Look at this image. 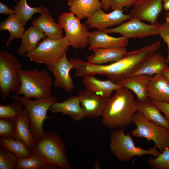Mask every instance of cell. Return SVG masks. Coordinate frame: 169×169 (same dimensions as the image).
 <instances>
[{
  "label": "cell",
  "mask_w": 169,
  "mask_h": 169,
  "mask_svg": "<svg viewBox=\"0 0 169 169\" xmlns=\"http://www.w3.org/2000/svg\"><path fill=\"white\" fill-rule=\"evenodd\" d=\"M159 35L163 39L168 47V54L166 59V62L169 63V21L166 20L165 22L162 24Z\"/></svg>",
  "instance_id": "obj_36"
},
{
  "label": "cell",
  "mask_w": 169,
  "mask_h": 169,
  "mask_svg": "<svg viewBox=\"0 0 169 169\" xmlns=\"http://www.w3.org/2000/svg\"><path fill=\"white\" fill-rule=\"evenodd\" d=\"M123 11L122 9H115L106 13L100 8L88 18L85 23L88 28L101 31L111 26L120 25L131 17L129 14H125Z\"/></svg>",
  "instance_id": "obj_12"
},
{
  "label": "cell",
  "mask_w": 169,
  "mask_h": 169,
  "mask_svg": "<svg viewBox=\"0 0 169 169\" xmlns=\"http://www.w3.org/2000/svg\"><path fill=\"white\" fill-rule=\"evenodd\" d=\"M147 90L150 99L169 103V82L162 74H156L151 77Z\"/></svg>",
  "instance_id": "obj_21"
},
{
  "label": "cell",
  "mask_w": 169,
  "mask_h": 169,
  "mask_svg": "<svg viewBox=\"0 0 169 169\" xmlns=\"http://www.w3.org/2000/svg\"><path fill=\"white\" fill-rule=\"evenodd\" d=\"M115 91L101 115L102 124L110 129L130 126L137 111V101L131 91L122 87Z\"/></svg>",
  "instance_id": "obj_2"
},
{
  "label": "cell",
  "mask_w": 169,
  "mask_h": 169,
  "mask_svg": "<svg viewBox=\"0 0 169 169\" xmlns=\"http://www.w3.org/2000/svg\"><path fill=\"white\" fill-rule=\"evenodd\" d=\"M77 96L85 117L95 119L101 116L108 100L86 89L80 90Z\"/></svg>",
  "instance_id": "obj_15"
},
{
  "label": "cell",
  "mask_w": 169,
  "mask_h": 169,
  "mask_svg": "<svg viewBox=\"0 0 169 169\" xmlns=\"http://www.w3.org/2000/svg\"><path fill=\"white\" fill-rule=\"evenodd\" d=\"M147 163L154 169H169V148L155 158H149Z\"/></svg>",
  "instance_id": "obj_34"
},
{
  "label": "cell",
  "mask_w": 169,
  "mask_h": 169,
  "mask_svg": "<svg viewBox=\"0 0 169 169\" xmlns=\"http://www.w3.org/2000/svg\"><path fill=\"white\" fill-rule=\"evenodd\" d=\"M133 122L136 127L131 132L133 136L145 138L149 142L153 141L160 153L169 148V129L149 121L138 111L134 117Z\"/></svg>",
  "instance_id": "obj_9"
},
{
  "label": "cell",
  "mask_w": 169,
  "mask_h": 169,
  "mask_svg": "<svg viewBox=\"0 0 169 169\" xmlns=\"http://www.w3.org/2000/svg\"><path fill=\"white\" fill-rule=\"evenodd\" d=\"M0 146L13 153L18 158L28 157L32 155L25 143L20 140L1 137Z\"/></svg>",
  "instance_id": "obj_29"
},
{
  "label": "cell",
  "mask_w": 169,
  "mask_h": 169,
  "mask_svg": "<svg viewBox=\"0 0 169 169\" xmlns=\"http://www.w3.org/2000/svg\"><path fill=\"white\" fill-rule=\"evenodd\" d=\"M83 83L86 89L107 100L114 91L121 87L110 79L101 80L93 75L83 77Z\"/></svg>",
  "instance_id": "obj_20"
},
{
  "label": "cell",
  "mask_w": 169,
  "mask_h": 169,
  "mask_svg": "<svg viewBox=\"0 0 169 169\" xmlns=\"http://www.w3.org/2000/svg\"><path fill=\"white\" fill-rule=\"evenodd\" d=\"M93 51L92 54L88 57L87 59L89 63L95 64L116 61L127 52L126 47L97 48Z\"/></svg>",
  "instance_id": "obj_22"
},
{
  "label": "cell",
  "mask_w": 169,
  "mask_h": 169,
  "mask_svg": "<svg viewBox=\"0 0 169 169\" xmlns=\"http://www.w3.org/2000/svg\"><path fill=\"white\" fill-rule=\"evenodd\" d=\"M162 74L169 82V67L162 73Z\"/></svg>",
  "instance_id": "obj_42"
},
{
  "label": "cell",
  "mask_w": 169,
  "mask_h": 169,
  "mask_svg": "<svg viewBox=\"0 0 169 169\" xmlns=\"http://www.w3.org/2000/svg\"><path fill=\"white\" fill-rule=\"evenodd\" d=\"M49 111L52 113H61L78 121L85 116L78 96H70L63 101L54 103Z\"/></svg>",
  "instance_id": "obj_18"
},
{
  "label": "cell",
  "mask_w": 169,
  "mask_h": 169,
  "mask_svg": "<svg viewBox=\"0 0 169 169\" xmlns=\"http://www.w3.org/2000/svg\"><path fill=\"white\" fill-rule=\"evenodd\" d=\"M24 26L15 14L9 15L0 22V30H7L10 33V36L6 41V46H9L13 39L20 38L25 31Z\"/></svg>",
  "instance_id": "obj_28"
},
{
  "label": "cell",
  "mask_w": 169,
  "mask_h": 169,
  "mask_svg": "<svg viewBox=\"0 0 169 169\" xmlns=\"http://www.w3.org/2000/svg\"><path fill=\"white\" fill-rule=\"evenodd\" d=\"M13 9L15 11V14L24 26L35 13L40 14L43 8L42 5L32 7L28 4L27 0H19Z\"/></svg>",
  "instance_id": "obj_30"
},
{
  "label": "cell",
  "mask_w": 169,
  "mask_h": 169,
  "mask_svg": "<svg viewBox=\"0 0 169 169\" xmlns=\"http://www.w3.org/2000/svg\"><path fill=\"white\" fill-rule=\"evenodd\" d=\"M47 68L54 76L53 85L55 87L67 92L74 90L75 84L70 74L73 66L68 59L67 54L54 65Z\"/></svg>",
  "instance_id": "obj_14"
},
{
  "label": "cell",
  "mask_w": 169,
  "mask_h": 169,
  "mask_svg": "<svg viewBox=\"0 0 169 169\" xmlns=\"http://www.w3.org/2000/svg\"><path fill=\"white\" fill-rule=\"evenodd\" d=\"M157 40L139 49L127 52L118 60L108 64H95L86 63L84 71L86 75L101 74L117 84L131 76L137 71L161 46Z\"/></svg>",
  "instance_id": "obj_1"
},
{
  "label": "cell",
  "mask_w": 169,
  "mask_h": 169,
  "mask_svg": "<svg viewBox=\"0 0 169 169\" xmlns=\"http://www.w3.org/2000/svg\"><path fill=\"white\" fill-rule=\"evenodd\" d=\"M166 20L169 21V12H167L165 14Z\"/></svg>",
  "instance_id": "obj_43"
},
{
  "label": "cell",
  "mask_w": 169,
  "mask_h": 169,
  "mask_svg": "<svg viewBox=\"0 0 169 169\" xmlns=\"http://www.w3.org/2000/svg\"><path fill=\"white\" fill-rule=\"evenodd\" d=\"M128 43L129 39L123 36L115 37L95 30L90 32L88 49L93 50L97 48L125 47Z\"/></svg>",
  "instance_id": "obj_16"
},
{
  "label": "cell",
  "mask_w": 169,
  "mask_h": 169,
  "mask_svg": "<svg viewBox=\"0 0 169 169\" xmlns=\"http://www.w3.org/2000/svg\"><path fill=\"white\" fill-rule=\"evenodd\" d=\"M151 100L159 110L164 114L165 117L169 123V103L158 101L152 100Z\"/></svg>",
  "instance_id": "obj_38"
},
{
  "label": "cell",
  "mask_w": 169,
  "mask_h": 169,
  "mask_svg": "<svg viewBox=\"0 0 169 169\" xmlns=\"http://www.w3.org/2000/svg\"><path fill=\"white\" fill-rule=\"evenodd\" d=\"M11 98L15 101H20L25 108L30 118V129L35 141L36 142L41 140L45 135L44 121L51 117L47 116V112L54 103L58 102L57 98L52 95L33 100L16 95H11Z\"/></svg>",
  "instance_id": "obj_5"
},
{
  "label": "cell",
  "mask_w": 169,
  "mask_h": 169,
  "mask_svg": "<svg viewBox=\"0 0 169 169\" xmlns=\"http://www.w3.org/2000/svg\"><path fill=\"white\" fill-rule=\"evenodd\" d=\"M21 85L16 95L35 99L52 95V78L46 69H22L20 74Z\"/></svg>",
  "instance_id": "obj_4"
},
{
  "label": "cell",
  "mask_w": 169,
  "mask_h": 169,
  "mask_svg": "<svg viewBox=\"0 0 169 169\" xmlns=\"http://www.w3.org/2000/svg\"><path fill=\"white\" fill-rule=\"evenodd\" d=\"M69 10L80 20L87 19L101 8L100 0H68Z\"/></svg>",
  "instance_id": "obj_23"
},
{
  "label": "cell",
  "mask_w": 169,
  "mask_h": 169,
  "mask_svg": "<svg viewBox=\"0 0 169 169\" xmlns=\"http://www.w3.org/2000/svg\"><path fill=\"white\" fill-rule=\"evenodd\" d=\"M43 32L45 36L53 39L63 37V29L60 24L56 23L49 13V9L43 8L42 13L38 18L33 19L32 25Z\"/></svg>",
  "instance_id": "obj_17"
},
{
  "label": "cell",
  "mask_w": 169,
  "mask_h": 169,
  "mask_svg": "<svg viewBox=\"0 0 169 169\" xmlns=\"http://www.w3.org/2000/svg\"><path fill=\"white\" fill-rule=\"evenodd\" d=\"M22 69V64L16 56L5 50L0 51V93L3 101L19 90Z\"/></svg>",
  "instance_id": "obj_6"
},
{
  "label": "cell",
  "mask_w": 169,
  "mask_h": 169,
  "mask_svg": "<svg viewBox=\"0 0 169 169\" xmlns=\"http://www.w3.org/2000/svg\"><path fill=\"white\" fill-rule=\"evenodd\" d=\"M168 64L166 59L161 54L155 53L131 76L143 74L151 76L162 74L168 67Z\"/></svg>",
  "instance_id": "obj_27"
},
{
  "label": "cell",
  "mask_w": 169,
  "mask_h": 169,
  "mask_svg": "<svg viewBox=\"0 0 169 169\" xmlns=\"http://www.w3.org/2000/svg\"><path fill=\"white\" fill-rule=\"evenodd\" d=\"M163 8V0H137L129 14L151 24L157 22Z\"/></svg>",
  "instance_id": "obj_13"
},
{
  "label": "cell",
  "mask_w": 169,
  "mask_h": 169,
  "mask_svg": "<svg viewBox=\"0 0 169 169\" xmlns=\"http://www.w3.org/2000/svg\"><path fill=\"white\" fill-rule=\"evenodd\" d=\"M30 151L45 164L53 165L63 169L71 168L65 144L60 136L53 131L47 132L41 140L36 141Z\"/></svg>",
  "instance_id": "obj_3"
},
{
  "label": "cell",
  "mask_w": 169,
  "mask_h": 169,
  "mask_svg": "<svg viewBox=\"0 0 169 169\" xmlns=\"http://www.w3.org/2000/svg\"><path fill=\"white\" fill-rule=\"evenodd\" d=\"M16 123V120L0 118V136L1 137L14 139Z\"/></svg>",
  "instance_id": "obj_35"
},
{
  "label": "cell",
  "mask_w": 169,
  "mask_h": 169,
  "mask_svg": "<svg viewBox=\"0 0 169 169\" xmlns=\"http://www.w3.org/2000/svg\"><path fill=\"white\" fill-rule=\"evenodd\" d=\"M137 0H111V9L112 10L122 9L133 6Z\"/></svg>",
  "instance_id": "obj_37"
},
{
  "label": "cell",
  "mask_w": 169,
  "mask_h": 169,
  "mask_svg": "<svg viewBox=\"0 0 169 169\" xmlns=\"http://www.w3.org/2000/svg\"><path fill=\"white\" fill-rule=\"evenodd\" d=\"M110 147L113 154L120 161H130L134 156L149 155L156 157L160 152L154 146L148 150L136 146L131 134H125L123 128L112 132L110 136Z\"/></svg>",
  "instance_id": "obj_7"
},
{
  "label": "cell",
  "mask_w": 169,
  "mask_h": 169,
  "mask_svg": "<svg viewBox=\"0 0 169 169\" xmlns=\"http://www.w3.org/2000/svg\"><path fill=\"white\" fill-rule=\"evenodd\" d=\"M48 165L39 157L32 154L29 157L18 158L16 169H47Z\"/></svg>",
  "instance_id": "obj_32"
},
{
  "label": "cell",
  "mask_w": 169,
  "mask_h": 169,
  "mask_svg": "<svg viewBox=\"0 0 169 169\" xmlns=\"http://www.w3.org/2000/svg\"><path fill=\"white\" fill-rule=\"evenodd\" d=\"M58 21L70 46L75 49H83L89 45L90 32L79 18L70 12H65L60 15Z\"/></svg>",
  "instance_id": "obj_10"
},
{
  "label": "cell",
  "mask_w": 169,
  "mask_h": 169,
  "mask_svg": "<svg viewBox=\"0 0 169 169\" xmlns=\"http://www.w3.org/2000/svg\"><path fill=\"white\" fill-rule=\"evenodd\" d=\"M161 25L162 23L157 22L153 24H146L136 18L131 17L127 21L117 27L107 28L101 31L107 33H119L128 39L143 38L159 35Z\"/></svg>",
  "instance_id": "obj_11"
},
{
  "label": "cell",
  "mask_w": 169,
  "mask_h": 169,
  "mask_svg": "<svg viewBox=\"0 0 169 169\" xmlns=\"http://www.w3.org/2000/svg\"><path fill=\"white\" fill-rule=\"evenodd\" d=\"M15 14V11L14 9L9 8L8 6L4 3L0 2V14L6 15Z\"/></svg>",
  "instance_id": "obj_39"
},
{
  "label": "cell",
  "mask_w": 169,
  "mask_h": 169,
  "mask_svg": "<svg viewBox=\"0 0 169 169\" xmlns=\"http://www.w3.org/2000/svg\"><path fill=\"white\" fill-rule=\"evenodd\" d=\"M70 45L65 36L59 39L45 38L32 51L26 54L29 59L35 63L51 66L66 54Z\"/></svg>",
  "instance_id": "obj_8"
},
{
  "label": "cell",
  "mask_w": 169,
  "mask_h": 169,
  "mask_svg": "<svg viewBox=\"0 0 169 169\" xmlns=\"http://www.w3.org/2000/svg\"><path fill=\"white\" fill-rule=\"evenodd\" d=\"M101 5V8L105 11H108L111 9V0H100Z\"/></svg>",
  "instance_id": "obj_40"
},
{
  "label": "cell",
  "mask_w": 169,
  "mask_h": 169,
  "mask_svg": "<svg viewBox=\"0 0 169 169\" xmlns=\"http://www.w3.org/2000/svg\"><path fill=\"white\" fill-rule=\"evenodd\" d=\"M14 139L24 142L30 151L32 147L35 142L30 129V118L24 107L16 120Z\"/></svg>",
  "instance_id": "obj_24"
},
{
  "label": "cell",
  "mask_w": 169,
  "mask_h": 169,
  "mask_svg": "<svg viewBox=\"0 0 169 169\" xmlns=\"http://www.w3.org/2000/svg\"><path fill=\"white\" fill-rule=\"evenodd\" d=\"M18 158L13 152L0 149V169H16Z\"/></svg>",
  "instance_id": "obj_33"
},
{
  "label": "cell",
  "mask_w": 169,
  "mask_h": 169,
  "mask_svg": "<svg viewBox=\"0 0 169 169\" xmlns=\"http://www.w3.org/2000/svg\"><path fill=\"white\" fill-rule=\"evenodd\" d=\"M137 109L149 121L169 129V123L167 119L150 98L143 102L137 101Z\"/></svg>",
  "instance_id": "obj_26"
},
{
  "label": "cell",
  "mask_w": 169,
  "mask_h": 169,
  "mask_svg": "<svg viewBox=\"0 0 169 169\" xmlns=\"http://www.w3.org/2000/svg\"><path fill=\"white\" fill-rule=\"evenodd\" d=\"M45 38L44 33L31 25L25 30L20 38L21 44L17 50L18 55L23 56L33 50L39 41Z\"/></svg>",
  "instance_id": "obj_25"
},
{
  "label": "cell",
  "mask_w": 169,
  "mask_h": 169,
  "mask_svg": "<svg viewBox=\"0 0 169 169\" xmlns=\"http://www.w3.org/2000/svg\"><path fill=\"white\" fill-rule=\"evenodd\" d=\"M150 75L140 74L131 76L117 83L121 87L133 92L138 102H143L148 99L147 87L151 78Z\"/></svg>",
  "instance_id": "obj_19"
},
{
  "label": "cell",
  "mask_w": 169,
  "mask_h": 169,
  "mask_svg": "<svg viewBox=\"0 0 169 169\" xmlns=\"http://www.w3.org/2000/svg\"><path fill=\"white\" fill-rule=\"evenodd\" d=\"M163 8L167 12L169 11V0H163Z\"/></svg>",
  "instance_id": "obj_41"
},
{
  "label": "cell",
  "mask_w": 169,
  "mask_h": 169,
  "mask_svg": "<svg viewBox=\"0 0 169 169\" xmlns=\"http://www.w3.org/2000/svg\"><path fill=\"white\" fill-rule=\"evenodd\" d=\"M22 104L19 101L7 105H0V118L16 120L21 114L23 109Z\"/></svg>",
  "instance_id": "obj_31"
}]
</instances>
